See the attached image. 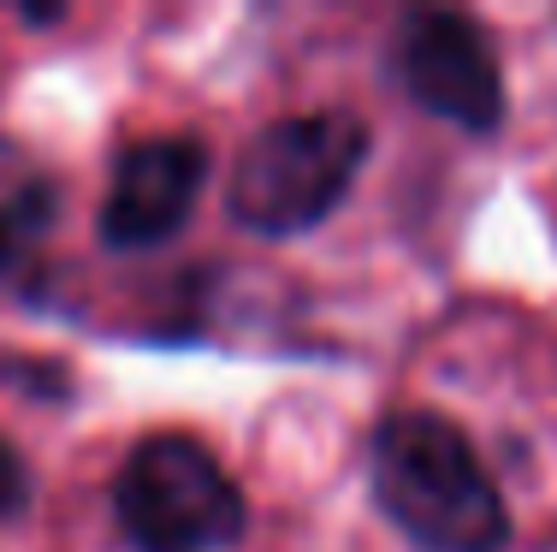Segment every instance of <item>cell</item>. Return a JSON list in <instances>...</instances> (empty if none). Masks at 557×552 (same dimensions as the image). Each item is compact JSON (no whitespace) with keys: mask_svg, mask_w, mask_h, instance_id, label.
Returning a JSON list of instances; mask_svg holds the SVG:
<instances>
[{"mask_svg":"<svg viewBox=\"0 0 557 552\" xmlns=\"http://www.w3.org/2000/svg\"><path fill=\"white\" fill-rule=\"evenodd\" d=\"M397 84L416 108L462 131H493L504 120V72L486 30L462 12H416L397 30Z\"/></svg>","mask_w":557,"mask_h":552,"instance_id":"obj_4","label":"cell"},{"mask_svg":"<svg viewBox=\"0 0 557 552\" xmlns=\"http://www.w3.org/2000/svg\"><path fill=\"white\" fill-rule=\"evenodd\" d=\"M113 517L131 552H225L249 505L232 469L190 433H149L113 481Z\"/></svg>","mask_w":557,"mask_h":552,"instance_id":"obj_3","label":"cell"},{"mask_svg":"<svg viewBox=\"0 0 557 552\" xmlns=\"http://www.w3.org/2000/svg\"><path fill=\"white\" fill-rule=\"evenodd\" d=\"M208 184V143L202 137H143L119 155L108 203H101V244L108 249H154L178 238L196 214Z\"/></svg>","mask_w":557,"mask_h":552,"instance_id":"obj_5","label":"cell"},{"mask_svg":"<svg viewBox=\"0 0 557 552\" xmlns=\"http://www.w3.org/2000/svg\"><path fill=\"white\" fill-rule=\"evenodd\" d=\"M362 161H368L362 113L350 108L290 113L237 155L225 208H232L237 226L261 232V238H297L344 203Z\"/></svg>","mask_w":557,"mask_h":552,"instance_id":"obj_2","label":"cell"},{"mask_svg":"<svg viewBox=\"0 0 557 552\" xmlns=\"http://www.w3.org/2000/svg\"><path fill=\"white\" fill-rule=\"evenodd\" d=\"M24 505H30V464L12 440H0V523L18 517Z\"/></svg>","mask_w":557,"mask_h":552,"instance_id":"obj_7","label":"cell"},{"mask_svg":"<svg viewBox=\"0 0 557 552\" xmlns=\"http://www.w3.org/2000/svg\"><path fill=\"white\" fill-rule=\"evenodd\" d=\"M54 208H60L54 184H24V191H12L7 203H0V280H7V273L48 238Z\"/></svg>","mask_w":557,"mask_h":552,"instance_id":"obj_6","label":"cell"},{"mask_svg":"<svg viewBox=\"0 0 557 552\" xmlns=\"http://www.w3.org/2000/svg\"><path fill=\"white\" fill-rule=\"evenodd\" d=\"M374 505L416 552H504L510 511L481 452L440 410H392L368 445Z\"/></svg>","mask_w":557,"mask_h":552,"instance_id":"obj_1","label":"cell"}]
</instances>
